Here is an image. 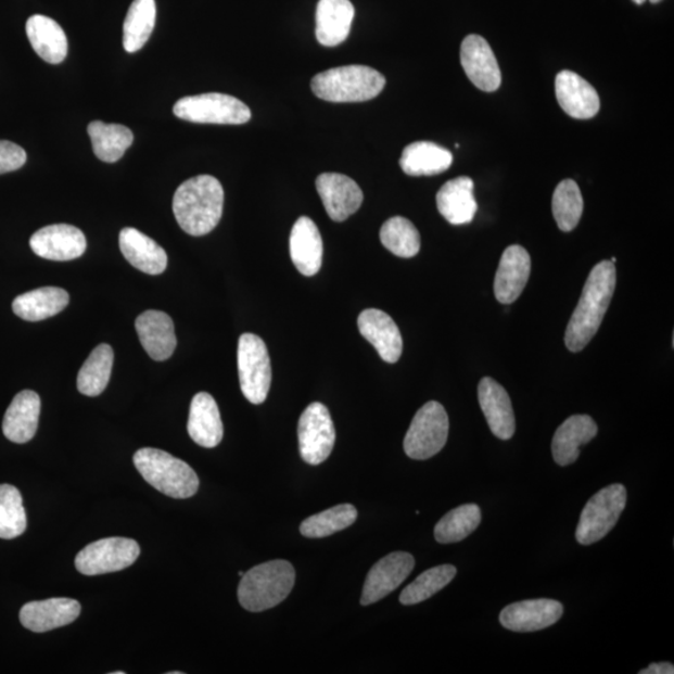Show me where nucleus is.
Masks as SVG:
<instances>
[{
    "mask_svg": "<svg viewBox=\"0 0 674 674\" xmlns=\"http://www.w3.org/2000/svg\"><path fill=\"white\" fill-rule=\"evenodd\" d=\"M615 289V266L601 262L589 272L584 291L565 330L564 343L572 353H580L597 334L609 310Z\"/></svg>",
    "mask_w": 674,
    "mask_h": 674,
    "instance_id": "f257e3e1",
    "label": "nucleus"
},
{
    "mask_svg": "<svg viewBox=\"0 0 674 674\" xmlns=\"http://www.w3.org/2000/svg\"><path fill=\"white\" fill-rule=\"evenodd\" d=\"M224 189L212 175H198L175 191L173 212L180 228L191 237L209 234L219 224Z\"/></svg>",
    "mask_w": 674,
    "mask_h": 674,
    "instance_id": "f03ea898",
    "label": "nucleus"
},
{
    "mask_svg": "<svg viewBox=\"0 0 674 674\" xmlns=\"http://www.w3.org/2000/svg\"><path fill=\"white\" fill-rule=\"evenodd\" d=\"M294 565L274 560L255 565L244 573L238 588L241 606L249 612H263L280 605L295 585Z\"/></svg>",
    "mask_w": 674,
    "mask_h": 674,
    "instance_id": "7ed1b4c3",
    "label": "nucleus"
},
{
    "mask_svg": "<svg viewBox=\"0 0 674 674\" xmlns=\"http://www.w3.org/2000/svg\"><path fill=\"white\" fill-rule=\"evenodd\" d=\"M384 75L366 65H345L316 74L313 93L330 103H360L377 98L384 90Z\"/></svg>",
    "mask_w": 674,
    "mask_h": 674,
    "instance_id": "20e7f679",
    "label": "nucleus"
},
{
    "mask_svg": "<svg viewBox=\"0 0 674 674\" xmlns=\"http://www.w3.org/2000/svg\"><path fill=\"white\" fill-rule=\"evenodd\" d=\"M141 476L160 493L173 498H189L198 493V474L190 466L163 449L145 447L135 455Z\"/></svg>",
    "mask_w": 674,
    "mask_h": 674,
    "instance_id": "39448f33",
    "label": "nucleus"
},
{
    "mask_svg": "<svg viewBox=\"0 0 674 674\" xmlns=\"http://www.w3.org/2000/svg\"><path fill=\"white\" fill-rule=\"evenodd\" d=\"M627 504V489L621 484H613L599 489L588 499L581 513L576 530L580 545L589 546L602 539L619 522Z\"/></svg>",
    "mask_w": 674,
    "mask_h": 674,
    "instance_id": "423d86ee",
    "label": "nucleus"
},
{
    "mask_svg": "<svg viewBox=\"0 0 674 674\" xmlns=\"http://www.w3.org/2000/svg\"><path fill=\"white\" fill-rule=\"evenodd\" d=\"M448 416L437 402L424 404L416 412L404 440L405 454L412 460H429L447 443Z\"/></svg>",
    "mask_w": 674,
    "mask_h": 674,
    "instance_id": "0eeeda50",
    "label": "nucleus"
},
{
    "mask_svg": "<svg viewBox=\"0 0 674 674\" xmlns=\"http://www.w3.org/2000/svg\"><path fill=\"white\" fill-rule=\"evenodd\" d=\"M238 370L241 391L247 402L260 405L269 395L271 364L264 340L254 334H243L238 344Z\"/></svg>",
    "mask_w": 674,
    "mask_h": 674,
    "instance_id": "6e6552de",
    "label": "nucleus"
},
{
    "mask_svg": "<svg viewBox=\"0 0 674 674\" xmlns=\"http://www.w3.org/2000/svg\"><path fill=\"white\" fill-rule=\"evenodd\" d=\"M179 119L199 124H245L252 112L241 100L220 93L186 97L178 100L173 110Z\"/></svg>",
    "mask_w": 674,
    "mask_h": 674,
    "instance_id": "1a4fd4ad",
    "label": "nucleus"
},
{
    "mask_svg": "<svg viewBox=\"0 0 674 674\" xmlns=\"http://www.w3.org/2000/svg\"><path fill=\"white\" fill-rule=\"evenodd\" d=\"M139 555L140 547L135 539L103 538L81 549L75 557V568L86 576H98L130 568Z\"/></svg>",
    "mask_w": 674,
    "mask_h": 674,
    "instance_id": "9d476101",
    "label": "nucleus"
},
{
    "mask_svg": "<svg viewBox=\"0 0 674 674\" xmlns=\"http://www.w3.org/2000/svg\"><path fill=\"white\" fill-rule=\"evenodd\" d=\"M297 437L300 455L306 463L316 466L329 459L336 432L327 406L313 403L306 407L298 420Z\"/></svg>",
    "mask_w": 674,
    "mask_h": 674,
    "instance_id": "9b49d317",
    "label": "nucleus"
},
{
    "mask_svg": "<svg viewBox=\"0 0 674 674\" xmlns=\"http://www.w3.org/2000/svg\"><path fill=\"white\" fill-rule=\"evenodd\" d=\"M414 568V556L407 552H393L374 563L365 581L361 605L377 603L394 593L410 576Z\"/></svg>",
    "mask_w": 674,
    "mask_h": 674,
    "instance_id": "f8f14e48",
    "label": "nucleus"
},
{
    "mask_svg": "<svg viewBox=\"0 0 674 674\" xmlns=\"http://www.w3.org/2000/svg\"><path fill=\"white\" fill-rule=\"evenodd\" d=\"M29 244L35 254L54 262L78 259L87 250L86 236L68 224L49 225L38 230L30 238Z\"/></svg>",
    "mask_w": 674,
    "mask_h": 674,
    "instance_id": "ddd939ff",
    "label": "nucleus"
},
{
    "mask_svg": "<svg viewBox=\"0 0 674 674\" xmlns=\"http://www.w3.org/2000/svg\"><path fill=\"white\" fill-rule=\"evenodd\" d=\"M316 190L322 200L325 211L334 221H345L360 209L364 193L357 182L346 175L323 173L316 179Z\"/></svg>",
    "mask_w": 674,
    "mask_h": 674,
    "instance_id": "4468645a",
    "label": "nucleus"
},
{
    "mask_svg": "<svg viewBox=\"0 0 674 674\" xmlns=\"http://www.w3.org/2000/svg\"><path fill=\"white\" fill-rule=\"evenodd\" d=\"M462 68L472 85L482 91L493 93L501 86V71L487 40L478 35L466 37L461 46Z\"/></svg>",
    "mask_w": 674,
    "mask_h": 674,
    "instance_id": "2eb2a0df",
    "label": "nucleus"
},
{
    "mask_svg": "<svg viewBox=\"0 0 674 674\" xmlns=\"http://www.w3.org/2000/svg\"><path fill=\"white\" fill-rule=\"evenodd\" d=\"M562 614L563 606L555 599H527L505 607L499 613V622L513 632H536L554 626Z\"/></svg>",
    "mask_w": 674,
    "mask_h": 674,
    "instance_id": "dca6fc26",
    "label": "nucleus"
},
{
    "mask_svg": "<svg viewBox=\"0 0 674 674\" xmlns=\"http://www.w3.org/2000/svg\"><path fill=\"white\" fill-rule=\"evenodd\" d=\"M81 606L72 598H49L44 601H35L22 607L20 619L23 627L44 634L55 628L68 626L77 620Z\"/></svg>",
    "mask_w": 674,
    "mask_h": 674,
    "instance_id": "f3484780",
    "label": "nucleus"
},
{
    "mask_svg": "<svg viewBox=\"0 0 674 674\" xmlns=\"http://www.w3.org/2000/svg\"><path fill=\"white\" fill-rule=\"evenodd\" d=\"M555 88L557 102L574 119L594 118L601 110L597 90L576 73L563 71L557 74Z\"/></svg>",
    "mask_w": 674,
    "mask_h": 674,
    "instance_id": "a211bd4d",
    "label": "nucleus"
},
{
    "mask_svg": "<svg viewBox=\"0 0 674 674\" xmlns=\"http://www.w3.org/2000/svg\"><path fill=\"white\" fill-rule=\"evenodd\" d=\"M360 334L377 348L382 360L395 364L403 355V336L391 316L378 309H368L357 319Z\"/></svg>",
    "mask_w": 674,
    "mask_h": 674,
    "instance_id": "6ab92c4d",
    "label": "nucleus"
},
{
    "mask_svg": "<svg viewBox=\"0 0 674 674\" xmlns=\"http://www.w3.org/2000/svg\"><path fill=\"white\" fill-rule=\"evenodd\" d=\"M531 257L520 245L507 247L499 262L495 278V295L501 304H512L527 285Z\"/></svg>",
    "mask_w": 674,
    "mask_h": 674,
    "instance_id": "aec40b11",
    "label": "nucleus"
},
{
    "mask_svg": "<svg viewBox=\"0 0 674 674\" xmlns=\"http://www.w3.org/2000/svg\"><path fill=\"white\" fill-rule=\"evenodd\" d=\"M479 403L493 434L499 440L512 438L516 420L507 391L494 379L484 378L479 384Z\"/></svg>",
    "mask_w": 674,
    "mask_h": 674,
    "instance_id": "412c9836",
    "label": "nucleus"
},
{
    "mask_svg": "<svg viewBox=\"0 0 674 674\" xmlns=\"http://www.w3.org/2000/svg\"><path fill=\"white\" fill-rule=\"evenodd\" d=\"M136 329L145 352L155 361H165L177 347L174 322L168 314L148 310L136 321Z\"/></svg>",
    "mask_w": 674,
    "mask_h": 674,
    "instance_id": "4be33fe9",
    "label": "nucleus"
},
{
    "mask_svg": "<svg viewBox=\"0 0 674 674\" xmlns=\"http://www.w3.org/2000/svg\"><path fill=\"white\" fill-rule=\"evenodd\" d=\"M323 244L319 228L307 216L294 224L290 234V256L304 277H314L321 269Z\"/></svg>",
    "mask_w": 674,
    "mask_h": 674,
    "instance_id": "5701e85b",
    "label": "nucleus"
},
{
    "mask_svg": "<svg viewBox=\"0 0 674 674\" xmlns=\"http://www.w3.org/2000/svg\"><path fill=\"white\" fill-rule=\"evenodd\" d=\"M354 16L355 8L349 0H320L316 8V39L323 47L344 43Z\"/></svg>",
    "mask_w": 674,
    "mask_h": 674,
    "instance_id": "b1692460",
    "label": "nucleus"
},
{
    "mask_svg": "<svg viewBox=\"0 0 674 674\" xmlns=\"http://www.w3.org/2000/svg\"><path fill=\"white\" fill-rule=\"evenodd\" d=\"M188 432L195 444L213 448L221 443L224 427L218 404L207 393H199L190 405Z\"/></svg>",
    "mask_w": 674,
    "mask_h": 674,
    "instance_id": "393cba45",
    "label": "nucleus"
},
{
    "mask_svg": "<svg viewBox=\"0 0 674 674\" xmlns=\"http://www.w3.org/2000/svg\"><path fill=\"white\" fill-rule=\"evenodd\" d=\"M597 432V424L590 416H571L556 430L552 440V455L556 463L569 466L576 462L581 453L580 447L590 443Z\"/></svg>",
    "mask_w": 674,
    "mask_h": 674,
    "instance_id": "a878e982",
    "label": "nucleus"
},
{
    "mask_svg": "<svg viewBox=\"0 0 674 674\" xmlns=\"http://www.w3.org/2000/svg\"><path fill=\"white\" fill-rule=\"evenodd\" d=\"M40 415V397L24 390L13 398L4 415L3 434L15 444H25L36 436Z\"/></svg>",
    "mask_w": 674,
    "mask_h": 674,
    "instance_id": "bb28decb",
    "label": "nucleus"
},
{
    "mask_svg": "<svg viewBox=\"0 0 674 674\" xmlns=\"http://www.w3.org/2000/svg\"><path fill=\"white\" fill-rule=\"evenodd\" d=\"M122 254L136 269L148 275H161L168 266V255L152 238L135 228L120 231Z\"/></svg>",
    "mask_w": 674,
    "mask_h": 674,
    "instance_id": "cd10ccee",
    "label": "nucleus"
},
{
    "mask_svg": "<svg viewBox=\"0 0 674 674\" xmlns=\"http://www.w3.org/2000/svg\"><path fill=\"white\" fill-rule=\"evenodd\" d=\"M473 181L459 177L446 182L436 195L437 209L453 225L469 224L478 213V202L473 195Z\"/></svg>",
    "mask_w": 674,
    "mask_h": 674,
    "instance_id": "c85d7f7f",
    "label": "nucleus"
},
{
    "mask_svg": "<svg viewBox=\"0 0 674 674\" xmlns=\"http://www.w3.org/2000/svg\"><path fill=\"white\" fill-rule=\"evenodd\" d=\"M27 36L36 53L49 64H61L68 54V39L63 28L49 16H30Z\"/></svg>",
    "mask_w": 674,
    "mask_h": 674,
    "instance_id": "c756f323",
    "label": "nucleus"
},
{
    "mask_svg": "<svg viewBox=\"0 0 674 674\" xmlns=\"http://www.w3.org/2000/svg\"><path fill=\"white\" fill-rule=\"evenodd\" d=\"M453 161L447 149L431 141H416L404 149L399 166L410 177H432L449 169Z\"/></svg>",
    "mask_w": 674,
    "mask_h": 674,
    "instance_id": "7c9ffc66",
    "label": "nucleus"
},
{
    "mask_svg": "<svg viewBox=\"0 0 674 674\" xmlns=\"http://www.w3.org/2000/svg\"><path fill=\"white\" fill-rule=\"evenodd\" d=\"M69 304V294L61 288H39L15 297L13 311L25 321H41L62 313Z\"/></svg>",
    "mask_w": 674,
    "mask_h": 674,
    "instance_id": "2f4dec72",
    "label": "nucleus"
},
{
    "mask_svg": "<svg viewBox=\"0 0 674 674\" xmlns=\"http://www.w3.org/2000/svg\"><path fill=\"white\" fill-rule=\"evenodd\" d=\"M88 135L98 160L105 163H115L122 160L135 140L132 131L124 125L105 124L98 120L88 125Z\"/></svg>",
    "mask_w": 674,
    "mask_h": 674,
    "instance_id": "473e14b6",
    "label": "nucleus"
},
{
    "mask_svg": "<svg viewBox=\"0 0 674 674\" xmlns=\"http://www.w3.org/2000/svg\"><path fill=\"white\" fill-rule=\"evenodd\" d=\"M113 364V348L106 344L97 346L78 373L79 393L90 397L102 394L110 384Z\"/></svg>",
    "mask_w": 674,
    "mask_h": 674,
    "instance_id": "72a5a7b5",
    "label": "nucleus"
},
{
    "mask_svg": "<svg viewBox=\"0 0 674 674\" xmlns=\"http://www.w3.org/2000/svg\"><path fill=\"white\" fill-rule=\"evenodd\" d=\"M155 0H135L124 21V49L136 53L147 44L155 27Z\"/></svg>",
    "mask_w": 674,
    "mask_h": 674,
    "instance_id": "f704fd0d",
    "label": "nucleus"
},
{
    "mask_svg": "<svg viewBox=\"0 0 674 674\" xmlns=\"http://www.w3.org/2000/svg\"><path fill=\"white\" fill-rule=\"evenodd\" d=\"M481 523V509L478 505L468 504L457 507L441 519L435 527L438 544H455L469 537Z\"/></svg>",
    "mask_w": 674,
    "mask_h": 674,
    "instance_id": "c9c22d12",
    "label": "nucleus"
},
{
    "mask_svg": "<svg viewBox=\"0 0 674 674\" xmlns=\"http://www.w3.org/2000/svg\"><path fill=\"white\" fill-rule=\"evenodd\" d=\"M380 240L389 252L405 259L418 255L421 247L419 230L403 216H394L382 225Z\"/></svg>",
    "mask_w": 674,
    "mask_h": 674,
    "instance_id": "e433bc0d",
    "label": "nucleus"
},
{
    "mask_svg": "<svg viewBox=\"0 0 674 674\" xmlns=\"http://www.w3.org/2000/svg\"><path fill=\"white\" fill-rule=\"evenodd\" d=\"M357 520V510L353 505L344 504L307 518L300 524V532L307 538H322L346 530Z\"/></svg>",
    "mask_w": 674,
    "mask_h": 674,
    "instance_id": "4c0bfd02",
    "label": "nucleus"
},
{
    "mask_svg": "<svg viewBox=\"0 0 674 674\" xmlns=\"http://www.w3.org/2000/svg\"><path fill=\"white\" fill-rule=\"evenodd\" d=\"M552 213L560 230L569 232L577 227L584 213V198L576 181L565 179L557 186L552 199Z\"/></svg>",
    "mask_w": 674,
    "mask_h": 674,
    "instance_id": "58836bf2",
    "label": "nucleus"
},
{
    "mask_svg": "<svg viewBox=\"0 0 674 674\" xmlns=\"http://www.w3.org/2000/svg\"><path fill=\"white\" fill-rule=\"evenodd\" d=\"M456 573L457 570L453 564L437 565V568L424 571L403 590L399 595V602L412 606L427 601L445 588L455 578Z\"/></svg>",
    "mask_w": 674,
    "mask_h": 674,
    "instance_id": "ea45409f",
    "label": "nucleus"
},
{
    "mask_svg": "<svg viewBox=\"0 0 674 674\" xmlns=\"http://www.w3.org/2000/svg\"><path fill=\"white\" fill-rule=\"evenodd\" d=\"M27 530V513L20 489L0 485V538L13 539Z\"/></svg>",
    "mask_w": 674,
    "mask_h": 674,
    "instance_id": "a19ab883",
    "label": "nucleus"
},
{
    "mask_svg": "<svg viewBox=\"0 0 674 674\" xmlns=\"http://www.w3.org/2000/svg\"><path fill=\"white\" fill-rule=\"evenodd\" d=\"M27 162V153L12 141L0 140V174L15 171Z\"/></svg>",
    "mask_w": 674,
    "mask_h": 674,
    "instance_id": "79ce46f5",
    "label": "nucleus"
},
{
    "mask_svg": "<svg viewBox=\"0 0 674 674\" xmlns=\"http://www.w3.org/2000/svg\"><path fill=\"white\" fill-rule=\"evenodd\" d=\"M674 665L670 662L652 663L648 669L643 670L639 674H673Z\"/></svg>",
    "mask_w": 674,
    "mask_h": 674,
    "instance_id": "37998d69",
    "label": "nucleus"
},
{
    "mask_svg": "<svg viewBox=\"0 0 674 674\" xmlns=\"http://www.w3.org/2000/svg\"><path fill=\"white\" fill-rule=\"evenodd\" d=\"M632 2L636 3L637 5H643L646 0H632Z\"/></svg>",
    "mask_w": 674,
    "mask_h": 674,
    "instance_id": "c03bdc74",
    "label": "nucleus"
},
{
    "mask_svg": "<svg viewBox=\"0 0 674 674\" xmlns=\"http://www.w3.org/2000/svg\"><path fill=\"white\" fill-rule=\"evenodd\" d=\"M649 2H651L652 4H657V3L662 2V0H649Z\"/></svg>",
    "mask_w": 674,
    "mask_h": 674,
    "instance_id": "a18cd8bd",
    "label": "nucleus"
},
{
    "mask_svg": "<svg viewBox=\"0 0 674 674\" xmlns=\"http://www.w3.org/2000/svg\"><path fill=\"white\" fill-rule=\"evenodd\" d=\"M244 573H245V572L240 571V572H239V576H240V577H243V576H244Z\"/></svg>",
    "mask_w": 674,
    "mask_h": 674,
    "instance_id": "49530a36",
    "label": "nucleus"
},
{
    "mask_svg": "<svg viewBox=\"0 0 674 674\" xmlns=\"http://www.w3.org/2000/svg\"><path fill=\"white\" fill-rule=\"evenodd\" d=\"M112 674H125V672H113Z\"/></svg>",
    "mask_w": 674,
    "mask_h": 674,
    "instance_id": "de8ad7c7",
    "label": "nucleus"
},
{
    "mask_svg": "<svg viewBox=\"0 0 674 674\" xmlns=\"http://www.w3.org/2000/svg\"><path fill=\"white\" fill-rule=\"evenodd\" d=\"M182 672H170V674H180Z\"/></svg>",
    "mask_w": 674,
    "mask_h": 674,
    "instance_id": "09e8293b",
    "label": "nucleus"
}]
</instances>
